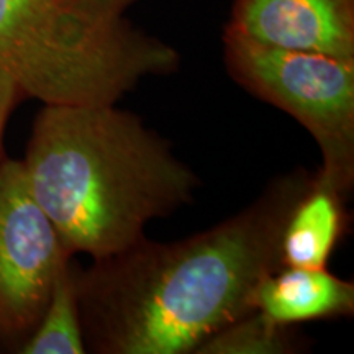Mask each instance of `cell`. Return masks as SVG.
<instances>
[{"mask_svg": "<svg viewBox=\"0 0 354 354\" xmlns=\"http://www.w3.org/2000/svg\"><path fill=\"white\" fill-rule=\"evenodd\" d=\"M140 0H0V71L44 105L117 104L179 69L177 50L136 26Z\"/></svg>", "mask_w": 354, "mask_h": 354, "instance_id": "obj_3", "label": "cell"}, {"mask_svg": "<svg viewBox=\"0 0 354 354\" xmlns=\"http://www.w3.org/2000/svg\"><path fill=\"white\" fill-rule=\"evenodd\" d=\"M313 176L274 180L250 207L180 241L143 236L77 269L86 349L95 354L194 353L212 335L253 312L264 277L284 268L286 223Z\"/></svg>", "mask_w": 354, "mask_h": 354, "instance_id": "obj_1", "label": "cell"}, {"mask_svg": "<svg viewBox=\"0 0 354 354\" xmlns=\"http://www.w3.org/2000/svg\"><path fill=\"white\" fill-rule=\"evenodd\" d=\"M227 30L268 46L354 59V0H233Z\"/></svg>", "mask_w": 354, "mask_h": 354, "instance_id": "obj_6", "label": "cell"}, {"mask_svg": "<svg viewBox=\"0 0 354 354\" xmlns=\"http://www.w3.org/2000/svg\"><path fill=\"white\" fill-rule=\"evenodd\" d=\"M223 55L238 86L312 135L322 156L315 184L346 202L354 187V59L268 46L227 28Z\"/></svg>", "mask_w": 354, "mask_h": 354, "instance_id": "obj_4", "label": "cell"}, {"mask_svg": "<svg viewBox=\"0 0 354 354\" xmlns=\"http://www.w3.org/2000/svg\"><path fill=\"white\" fill-rule=\"evenodd\" d=\"M297 351L289 326L259 310L246 313L205 339L194 354H289Z\"/></svg>", "mask_w": 354, "mask_h": 354, "instance_id": "obj_10", "label": "cell"}, {"mask_svg": "<svg viewBox=\"0 0 354 354\" xmlns=\"http://www.w3.org/2000/svg\"><path fill=\"white\" fill-rule=\"evenodd\" d=\"M21 92L15 81L8 74L0 71V161H2V141L3 133H6L7 122L10 118L13 107L17 105L19 99H21Z\"/></svg>", "mask_w": 354, "mask_h": 354, "instance_id": "obj_11", "label": "cell"}, {"mask_svg": "<svg viewBox=\"0 0 354 354\" xmlns=\"http://www.w3.org/2000/svg\"><path fill=\"white\" fill-rule=\"evenodd\" d=\"M343 201L313 183L287 220L281 240L287 268H326L343 230Z\"/></svg>", "mask_w": 354, "mask_h": 354, "instance_id": "obj_8", "label": "cell"}, {"mask_svg": "<svg viewBox=\"0 0 354 354\" xmlns=\"http://www.w3.org/2000/svg\"><path fill=\"white\" fill-rule=\"evenodd\" d=\"M64 250L30 192L21 161H0V346L21 348L38 325Z\"/></svg>", "mask_w": 354, "mask_h": 354, "instance_id": "obj_5", "label": "cell"}, {"mask_svg": "<svg viewBox=\"0 0 354 354\" xmlns=\"http://www.w3.org/2000/svg\"><path fill=\"white\" fill-rule=\"evenodd\" d=\"M21 354H84L77 299V266L69 256L59 266L50 299L38 325L19 349Z\"/></svg>", "mask_w": 354, "mask_h": 354, "instance_id": "obj_9", "label": "cell"}, {"mask_svg": "<svg viewBox=\"0 0 354 354\" xmlns=\"http://www.w3.org/2000/svg\"><path fill=\"white\" fill-rule=\"evenodd\" d=\"M254 310L281 325L348 317L354 312V284L326 268H287L264 277L254 292Z\"/></svg>", "mask_w": 354, "mask_h": 354, "instance_id": "obj_7", "label": "cell"}, {"mask_svg": "<svg viewBox=\"0 0 354 354\" xmlns=\"http://www.w3.org/2000/svg\"><path fill=\"white\" fill-rule=\"evenodd\" d=\"M21 165L64 250L92 259L135 245L201 185L165 138L115 104L44 105Z\"/></svg>", "mask_w": 354, "mask_h": 354, "instance_id": "obj_2", "label": "cell"}]
</instances>
